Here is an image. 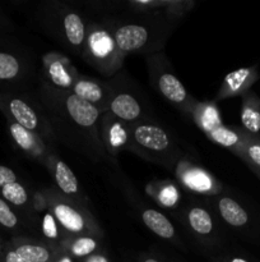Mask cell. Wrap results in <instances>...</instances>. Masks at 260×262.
<instances>
[{
	"mask_svg": "<svg viewBox=\"0 0 260 262\" xmlns=\"http://www.w3.org/2000/svg\"><path fill=\"white\" fill-rule=\"evenodd\" d=\"M219 262H250V261L244 257H239V256H229V257L222 258Z\"/></svg>",
	"mask_w": 260,
	"mask_h": 262,
	"instance_id": "d6a6232c",
	"label": "cell"
},
{
	"mask_svg": "<svg viewBox=\"0 0 260 262\" xmlns=\"http://www.w3.org/2000/svg\"><path fill=\"white\" fill-rule=\"evenodd\" d=\"M257 78H259V72H257L256 66L231 72L222 82L217 99L221 100L245 95L247 91H250V87L257 81Z\"/></svg>",
	"mask_w": 260,
	"mask_h": 262,
	"instance_id": "9a60e30c",
	"label": "cell"
},
{
	"mask_svg": "<svg viewBox=\"0 0 260 262\" xmlns=\"http://www.w3.org/2000/svg\"><path fill=\"white\" fill-rule=\"evenodd\" d=\"M54 262H73V258H71L70 256H69L63 248H61V251L58 253V256H56V258L54 260Z\"/></svg>",
	"mask_w": 260,
	"mask_h": 262,
	"instance_id": "1f68e13d",
	"label": "cell"
},
{
	"mask_svg": "<svg viewBox=\"0 0 260 262\" xmlns=\"http://www.w3.org/2000/svg\"><path fill=\"white\" fill-rule=\"evenodd\" d=\"M139 262H160L157 258L152 257V256H142L139 258Z\"/></svg>",
	"mask_w": 260,
	"mask_h": 262,
	"instance_id": "836d02e7",
	"label": "cell"
},
{
	"mask_svg": "<svg viewBox=\"0 0 260 262\" xmlns=\"http://www.w3.org/2000/svg\"><path fill=\"white\" fill-rule=\"evenodd\" d=\"M239 156L260 179V136H251L245 132L244 145Z\"/></svg>",
	"mask_w": 260,
	"mask_h": 262,
	"instance_id": "603a6c76",
	"label": "cell"
},
{
	"mask_svg": "<svg viewBox=\"0 0 260 262\" xmlns=\"http://www.w3.org/2000/svg\"><path fill=\"white\" fill-rule=\"evenodd\" d=\"M149 71L152 83L154 84L155 90L181 112L193 114L195 107L198 106V101L188 94L183 82L173 74L170 68L161 66L158 54L152 56V68Z\"/></svg>",
	"mask_w": 260,
	"mask_h": 262,
	"instance_id": "ba28073f",
	"label": "cell"
},
{
	"mask_svg": "<svg viewBox=\"0 0 260 262\" xmlns=\"http://www.w3.org/2000/svg\"><path fill=\"white\" fill-rule=\"evenodd\" d=\"M111 83L114 87V95L107 113L129 124L145 122L149 114L145 113L142 100L138 99L132 90L121 89L117 82H111Z\"/></svg>",
	"mask_w": 260,
	"mask_h": 262,
	"instance_id": "9c48e42d",
	"label": "cell"
},
{
	"mask_svg": "<svg viewBox=\"0 0 260 262\" xmlns=\"http://www.w3.org/2000/svg\"><path fill=\"white\" fill-rule=\"evenodd\" d=\"M14 182H17V176L14 171L7 166L0 165V188L5 187L7 184L14 183Z\"/></svg>",
	"mask_w": 260,
	"mask_h": 262,
	"instance_id": "f1b7e54d",
	"label": "cell"
},
{
	"mask_svg": "<svg viewBox=\"0 0 260 262\" xmlns=\"http://www.w3.org/2000/svg\"><path fill=\"white\" fill-rule=\"evenodd\" d=\"M9 132L20 150L24 151L31 158L42 161L43 164H46L51 154L55 152V151H51L38 136L23 128L22 125L17 124L13 120H9Z\"/></svg>",
	"mask_w": 260,
	"mask_h": 262,
	"instance_id": "5bb4252c",
	"label": "cell"
},
{
	"mask_svg": "<svg viewBox=\"0 0 260 262\" xmlns=\"http://www.w3.org/2000/svg\"><path fill=\"white\" fill-rule=\"evenodd\" d=\"M2 194L8 202L13 204L14 206H23L28 201V193L24 187L18 182L7 184L2 188Z\"/></svg>",
	"mask_w": 260,
	"mask_h": 262,
	"instance_id": "484cf974",
	"label": "cell"
},
{
	"mask_svg": "<svg viewBox=\"0 0 260 262\" xmlns=\"http://www.w3.org/2000/svg\"><path fill=\"white\" fill-rule=\"evenodd\" d=\"M61 248L71 258H86L96 253V251L98 250V241H97L96 237H89V235L69 238L61 246Z\"/></svg>",
	"mask_w": 260,
	"mask_h": 262,
	"instance_id": "7402d4cb",
	"label": "cell"
},
{
	"mask_svg": "<svg viewBox=\"0 0 260 262\" xmlns=\"http://www.w3.org/2000/svg\"><path fill=\"white\" fill-rule=\"evenodd\" d=\"M145 160L167 168L178 164L180 150L170 133L153 123L139 122L130 124L129 148Z\"/></svg>",
	"mask_w": 260,
	"mask_h": 262,
	"instance_id": "3957f363",
	"label": "cell"
},
{
	"mask_svg": "<svg viewBox=\"0 0 260 262\" xmlns=\"http://www.w3.org/2000/svg\"><path fill=\"white\" fill-rule=\"evenodd\" d=\"M38 96L58 142L60 141L94 163H112L99 135L102 113L97 107L45 79L41 82Z\"/></svg>",
	"mask_w": 260,
	"mask_h": 262,
	"instance_id": "6da1fadb",
	"label": "cell"
},
{
	"mask_svg": "<svg viewBox=\"0 0 260 262\" xmlns=\"http://www.w3.org/2000/svg\"><path fill=\"white\" fill-rule=\"evenodd\" d=\"M61 230L63 228L59 225V223L56 222V219L54 217V215L51 212H46L45 216L42 219V233L46 238H48L50 241L54 242H59V246H63L65 239L61 237Z\"/></svg>",
	"mask_w": 260,
	"mask_h": 262,
	"instance_id": "4316f807",
	"label": "cell"
},
{
	"mask_svg": "<svg viewBox=\"0 0 260 262\" xmlns=\"http://www.w3.org/2000/svg\"><path fill=\"white\" fill-rule=\"evenodd\" d=\"M46 199L51 214L63 228L64 232L69 234V238L84 237V235L99 237L101 229L91 214L87 211V207L81 206L54 191H48Z\"/></svg>",
	"mask_w": 260,
	"mask_h": 262,
	"instance_id": "8992f818",
	"label": "cell"
},
{
	"mask_svg": "<svg viewBox=\"0 0 260 262\" xmlns=\"http://www.w3.org/2000/svg\"><path fill=\"white\" fill-rule=\"evenodd\" d=\"M83 262H110V260L107 258V256L103 255V253L96 252V253H93V255H91V256H88V257L84 258Z\"/></svg>",
	"mask_w": 260,
	"mask_h": 262,
	"instance_id": "f546056e",
	"label": "cell"
},
{
	"mask_svg": "<svg viewBox=\"0 0 260 262\" xmlns=\"http://www.w3.org/2000/svg\"><path fill=\"white\" fill-rule=\"evenodd\" d=\"M142 220L145 227L158 235L160 238L166 241L175 239L176 232L172 223L162 214L154 209H145L142 211Z\"/></svg>",
	"mask_w": 260,
	"mask_h": 262,
	"instance_id": "ffe728a7",
	"label": "cell"
},
{
	"mask_svg": "<svg viewBox=\"0 0 260 262\" xmlns=\"http://www.w3.org/2000/svg\"><path fill=\"white\" fill-rule=\"evenodd\" d=\"M4 262H24V261H23L22 258L17 255V252L12 248V250H8L7 252H5Z\"/></svg>",
	"mask_w": 260,
	"mask_h": 262,
	"instance_id": "4dcf8cb0",
	"label": "cell"
},
{
	"mask_svg": "<svg viewBox=\"0 0 260 262\" xmlns=\"http://www.w3.org/2000/svg\"><path fill=\"white\" fill-rule=\"evenodd\" d=\"M46 164H47L48 169L53 173L56 186L60 189L61 194L65 196L68 200H70V201L75 202V204L81 205V206L87 207L88 199L84 196L75 174L69 168L68 164L61 160L60 158H58L55 152L51 154Z\"/></svg>",
	"mask_w": 260,
	"mask_h": 262,
	"instance_id": "8fae6325",
	"label": "cell"
},
{
	"mask_svg": "<svg viewBox=\"0 0 260 262\" xmlns=\"http://www.w3.org/2000/svg\"><path fill=\"white\" fill-rule=\"evenodd\" d=\"M188 224L194 234L199 238H212L214 234V223L208 210L201 206H193L186 214Z\"/></svg>",
	"mask_w": 260,
	"mask_h": 262,
	"instance_id": "44dd1931",
	"label": "cell"
},
{
	"mask_svg": "<svg viewBox=\"0 0 260 262\" xmlns=\"http://www.w3.org/2000/svg\"><path fill=\"white\" fill-rule=\"evenodd\" d=\"M183 176L180 179L185 183L186 187L191 188L193 191L201 192V193H211L213 191V179L199 169L188 168L184 169Z\"/></svg>",
	"mask_w": 260,
	"mask_h": 262,
	"instance_id": "cb8c5ba5",
	"label": "cell"
},
{
	"mask_svg": "<svg viewBox=\"0 0 260 262\" xmlns=\"http://www.w3.org/2000/svg\"><path fill=\"white\" fill-rule=\"evenodd\" d=\"M82 58L99 73L109 77L121 68L125 55L116 46L109 27L91 23L87 28V38Z\"/></svg>",
	"mask_w": 260,
	"mask_h": 262,
	"instance_id": "5b68a950",
	"label": "cell"
},
{
	"mask_svg": "<svg viewBox=\"0 0 260 262\" xmlns=\"http://www.w3.org/2000/svg\"><path fill=\"white\" fill-rule=\"evenodd\" d=\"M241 123L244 130L251 136L260 133V97L255 92L247 91L242 95Z\"/></svg>",
	"mask_w": 260,
	"mask_h": 262,
	"instance_id": "e0dca14e",
	"label": "cell"
},
{
	"mask_svg": "<svg viewBox=\"0 0 260 262\" xmlns=\"http://www.w3.org/2000/svg\"><path fill=\"white\" fill-rule=\"evenodd\" d=\"M43 28L71 53L82 56L87 38V26L75 10L60 3L47 4L43 9Z\"/></svg>",
	"mask_w": 260,
	"mask_h": 262,
	"instance_id": "277c9868",
	"label": "cell"
},
{
	"mask_svg": "<svg viewBox=\"0 0 260 262\" xmlns=\"http://www.w3.org/2000/svg\"><path fill=\"white\" fill-rule=\"evenodd\" d=\"M208 137L211 138L213 142L218 143V145L223 146V147L228 148L232 152L236 154L237 156L240 155L242 145H244L245 138V130L239 129V128H227L223 124H218L209 129L206 132Z\"/></svg>",
	"mask_w": 260,
	"mask_h": 262,
	"instance_id": "d6986e66",
	"label": "cell"
},
{
	"mask_svg": "<svg viewBox=\"0 0 260 262\" xmlns=\"http://www.w3.org/2000/svg\"><path fill=\"white\" fill-rule=\"evenodd\" d=\"M13 250L24 262H54L61 248L58 250L43 243L27 241V242H18Z\"/></svg>",
	"mask_w": 260,
	"mask_h": 262,
	"instance_id": "ac0fdd59",
	"label": "cell"
},
{
	"mask_svg": "<svg viewBox=\"0 0 260 262\" xmlns=\"http://www.w3.org/2000/svg\"><path fill=\"white\" fill-rule=\"evenodd\" d=\"M217 210L224 223L232 228L241 229L249 225L250 215L247 210L229 196H221L217 200Z\"/></svg>",
	"mask_w": 260,
	"mask_h": 262,
	"instance_id": "2e32d148",
	"label": "cell"
},
{
	"mask_svg": "<svg viewBox=\"0 0 260 262\" xmlns=\"http://www.w3.org/2000/svg\"><path fill=\"white\" fill-rule=\"evenodd\" d=\"M5 106L8 114L12 118L10 120L35 133L51 151H54L58 140L41 102L32 104L22 97H9L5 101Z\"/></svg>",
	"mask_w": 260,
	"mask_h": 262,
	"instance_id": "52a82bcc",
	"label": "cell"
},
{
	"mask_svg": "<svg viewBox=\"0 0 260 262\" xmlns=\"http://www.w3.org/2000/svg\"><path fill=\"white\" fill-rule=\"evenodd\" d=\"M99 135L110 158L119 155L120 151L129 148L130 124L117 119L110 113L99 118Z\"/></svg>",
	"mask_w": 260,
	"mask_h": 262,
	"instance_id": "30bf717a",
	"label": "cell"
},
{
	"mask_svg": "<svg viewBox=\"0 0 260 262\" xmlns=\"http://www.w3.org/2000/svg\"><path fill=\"white\" fill-rule=\"evenodd\" d=\"M71 92L75 94L79 99L93 105L102 114H105L109 112L110 102L114 95V87L111 82L78 77L71 89Z\"/></svg>",
	"mask_w": 260,
	"mask_h": 262,
	"instance_id": "7c38bea8",
	"label": "cell"
},
{
	"mask_svg": "<svg viewBox=\"0 0 260 262\" xmlns=\"http://www.w3.org/2000/svg\"><path fill=\"white\" fill-rule=\"evenodd\" d=\"M43 68H45L46 76V78L43 79L61 90L71 91L76 78L79 77L74 73L70 63L58 54L46 55L43 59Z\"/></svg>",
	"mask_w": 260,
	"mask_h": 262,
	"instance_id": "4fadbf2b",
	"label": "cell"
},
{
	"mask_svg": "<svg viewBox=\"0 0 260 262\" xmlns=\"http://www.w3.org/2000/svg\"><path fill=\"white\" fill-rule=\"evenodd\" d=\"M0 224L9 229H13L18 225L17 215L12 211L9 205L3 199H0Z\"/></svg>",
	"mask_w": 260,
	"mask_h": 262,
	"instance_id": "83f0119b",
	"label": "cell"
},
{
	"mask_svg": "<svg viewBox=\"0 0 260 262\" xmlns=\"http://www.w3.org/2000/svg\"><path fill=\"white\" fill-rule=\"evenodd\" d=\"M20 63L14 55L0 51V81H9L20 74Z\"/></svg>",
	"mask_w": 260,
	"mask_h": 262,
	"instance_id": "d4e9b609",
	"label": "cell"
},
{
	"mask_svg": "<svg viewBox=\"0 0 260 262\" xmlns=\"http://www.w3.org/2000/svg\"><path fill=\"white\" fill-rule=\"evenodd\" d=\"M171 18L160 13L148 14L138 19L115 22L111 27L116 46L124 55L126 54H152L163 48L170 36Z\"/></svg>",
	"mask_w": 260,
	"mask_h": 262,
	"instance_id": "7a4b0ae2",
	"label": "cell"
}]
</instances>
